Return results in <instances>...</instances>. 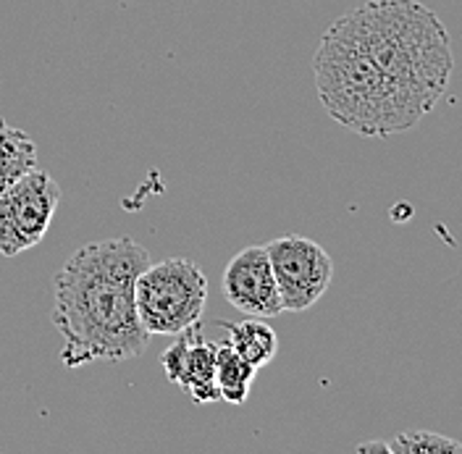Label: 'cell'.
Listing matches in <instances>:
<instances>
[{
	"instance_id": "6da1fadb",
	"label": "cell",
	"mask_w": 462,
	"mask_h": 454,
	"mask_svg": "<svg viewBox=\"0 0 462 454\" xmlns=\"http://www.w3.org/2000/svg\"><path fill=\"white\" fill-rule=\"evenodd\" d=\"M449 32L418 0H368L323 32L313 56L323 111L360 137L410 132L444 97Z\"/></svg>"
},
{
	"instance_id": "7a4b0ae2",
	"label": "cell",
	"mask_w": 462,
	"mask_h": 454,
	"mask_svg": "<svg viewBox=\"0 0 462 454\" xmlns=\"http://www.w3.org/2000/svg\"><path fill=\"white\" fill-rule=\"evenodd\" d=\"M150 263V253L132 236L89 242L69 255L53 279L51 310L66 368L134 360L147 349L150 334L137 312L134 284Z\"/></svg>"
},
{
	"instance_id": "3957f363",
	"label": "cell",
	"mask_w": 462,
	"mask_h": 454,
	"mask_svg": "<svg viewBox=\"0 0 462 454\" xmlns=\"http://www.w3.org/2000/svg\"><path fill=\"white\" fill-rule=\"evenodd\" d=\"M140 320L150 337H176L200 323L208 302V279L189 257L150 263L134 284Z\"/></svg>"
},
{
	"instance_id": "277c9868",
	"label": "cell",
	"mask_w": 462,
	"mask_h": 454,
	"mask_svg": "<svg viewBox=\"0 0 462 454\" xmlns=\"http://www.w3.org/2000/svg\"><path fill=\"white\" fill-rule=\"evenodd\" d=\"M60 187L48 171L32 169L0 192V255L16 257L37 247L53 224Z\"/></svg>"
},
{
	"instance_id": "5b68a950",
	"label": "cell",
	"mask_w": 462,
	"mask_h": 454,
	"mask_svg": "<svg viewBox=\"0 0 462 454\" xmlns=\"http://www.w3.org/2000/svg\"><path fill=\"white\" fill-rule=\"evenodd\" d=\"M271 271L289 312H305L326 294L334 279L331 255L308 236L287 234L265 245Z\"/></svg>"
},
{
	"instance_id": "8992f818",
	"label": "cell",
	"mask_w": 462,
	"mask_h": 454,
	"mask_svg": "<svg viewBox=\"0 0 462 454\" xmlns=\"http://www.w3.org/2000/svg\"><path fill=\"white\" fill-rule=\"evenodd\" d=\"M221 289L231 308L250 318H276L284 312L265 245L245 247L231 257L221 276Z\"/></svg>"
},
{
	"instance_id": "52a82bcc",
	"label": "cell",
	"mask_w": 462,
	"mask_h": 454,
	"mask_svg": "<svg viewBox=\"0 0 462 454\" xmlns=\"http://www.w3.org/2000/svg\"><path fill=\"white\" fill-rule=\"evenodd\" d=\"M200 323L184 329L176 334V341L161 355V366L166 370V378L184 389L189 397L200 404L218 402L216 386V352L218 344L202 337Z\"/></svg>"
},
{
	"instance_id": "ba28073f",
	"label": "cell",
	"mask_w": 462,
	"mask_h": 454,
	"mask_svg": "<svg viewBox=\"0 0 462 454\" xmlns=\"http://www.w3.org/2000/svg\"><path fill=\"white\" fill-rule=\"evenodd\" d=\"M226 344L231 349L247 360L253 368L268 366L276 352H279V337L276 331L265 323V318H253V320H242V323H226Z\"/></svg>"
},
{
	"instance_id": "9c48e42d",
	"label": "cell",
	"mask_w": 462,
	"mask_h": 454,
	"mask_svg": "<svg viewBox=\"0 0 462 454\" xmlns=\"http://www.w3.org/2000/svg\"><path fill=\"white\" fill-rule=\"evenodd\" d=\"M37 166V144L27 132L0 118V192Z\"/></svg>"
},
{
	"instance_id": "30bf717a",
	"label": "cell",
	"mask_w": 462,
	"mask_h": 454,
	"mask_svg": "<svg viewBox=\"0 0 462 454\" xmlns=\"http://www.w3.org/2000/svg\"><path fill=\"white\" fill-rule=\"evenodd\" d=\"M258 368H253L247 360H242L229 344H218L216 352V386L224 402L229 404H245L250 397V386L255 381Z\"/></svg>"
},
{
	"instance_id": "8fae6325",
	"label": "cell",
	"mask_w": 462,
	"mask_h": 454,
	"mask_svg": "<svg viewBox=\"0 0 462 454\" xmlns=\"http://www.w3.org/2000/svg\"><path fill=\"white\" fill-rule=\"evenodd\" d=\"M389 454H462V441L433 431H402L389 441Z\"/></svg>"
},
{
	"instance_id": "7c38bea8",
	"label": "cell",
	"mask_w": 462,
	"mask_h": 454,
	"mask_svg": "<svg viewBox=\"0 0 462 454\" xmlns=\"http://www.w3.org/2000/svg\"><path fill=\"white\" fill-rule=\"evenodd\" d=\"M357 452H386L389 454V441H371V444H360Z\"/></svg>"
}]
</instances>
